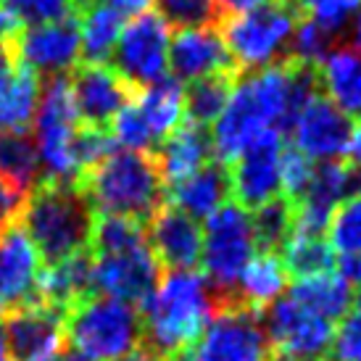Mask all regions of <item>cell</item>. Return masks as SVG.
Returning a JSON list of instances; mask_svg holds the SVG:
<instances>
[{
	"label": "cell",
	"instance_id": "1",
	"mask_svg": "<svg viewBox=\"0 0 361 361\" xmlns=\"http://www.w3.org/2000/svg\"><path fill=\"white\" fill-rule=\"evenodd\" d=\"M216 309L219 301L201 271H166L151 298L140 306L142 345L161 359H171L198 341Z\"/></svg>",
	"mask_w": 361,
	"mask_h": 361
},
{
	"label": "cell",
	"instance_id": "2",
	"mask_svg": "<svg viewBox=\"0 0 361 361\" xmlns=\"http://www.w3.org/2000/svg\"><path fill=\"white\" fill-rule=\"evenodd\" d=\"M77 188L95 214L130 216L142 224H148L153 214L166 203V188L159 177L156 161L145 153L121 148L95 169L82 174Z\"/></svg>",
	"mask_w": 361,
	"mask_h": 361
},
{
	"label": "cell",
	"instance_id": "3",
	"mask_svg": "<svg viewBox=\"0 0 361 361\" xmlns=\"http://www.w3.org/2000/svg\"><path fill=\"white\" fill-rule=\"evenodd\" d=\"M95 211L77 185L40 182L27 198L21 227L37 248L42 264H56L90 245Z\"/></svg>",
	"mask_w": 361,
	"mask_h": 361
},
{
	"label": "cell",
	"instance_id": "4",
	"mask_svg": "<svg viewBox=\"0 0 361 361\" xmlns=\"http://www.w3.org/2000/svg\"><path fill=\"white\" fill-rule=\"evenodd\" d=\"M66 341L90 361H119L142 345L140 309L92 293L66 311Z\"/></svg>",
	"mask_w": 361,
	"mask_h": 361
},
{
	"label": "cell",
	"instance_id": "5",
	"mask_svg": "<svg viewBox=\"0 0 361 361\" xmlns=\"http://www.w3.org/2000/svg\"><path fill=\"white\" fill-rule=\"evenodd\" d=\"M203 230L201 248V274L214 290L216 301L232 303L235 288L245 264L253 259L256 235H253L251 211L243 209L238 201H227L211 214Z\"/></svg>",
	"mask_w": 361,
	"mask_h": 361
},
{
	"label": "cell",
	"instance_id": "6",
	"mask_svg": "<svg viewBox=\"0 0 361 361\" xmlns=\"http://www.w3.org/2000/svg\"><path fill=\"white\" fill-rule=\"evenodd\" d=\"M295 24V13L282 0H269L238 16H224L219 21V35L235 61L238 74H248L290 59Z\"/></svg>",
	"mask_w": 361,
	"mask_h": 361
},
{
	"label": "cell",
	"instance_id": "7",
	"mask_svg": "<svg viewBox=\"0 0 361 361\" xmlns=\"http://www.w3.org/2000/svg\"><path fill=\"white\" fill-rule=\"evenodd\" d=\"M271 345L259 311L243 303H221L198 341L166 361H267Z\"/></svg>",
	"mask_w": 361,
	"mask_h": 361
},
{
	"label": "cell",
	"instance_id": "8",
	"mask_svg": "<svg viewBox=\"0 0 361 361\" xmlns=\"http://www.w3.org/2000/svg\"><path fill=\"white\" fill-rule=\"evenodd\" d=\"M171 27L156 11H145L124 24L111 66L130 82L135 90H145L169 77Z\"/></svg>",
	"mask_w": 361,
	"mask_h": 361
},
{
	"label": "cell",
	"instance_id": "9",
	"mask_svg": "<svg viewBox=\"0 0 361 361\" xmlns=\"http://www.w3.org/2000/svg\"><path fill=\"white\" fill-rule=\"evenodd\" d=\"M261 324L269 345L280 353L306 361H327L335 324L303 309L290 295H280L261 311Z\"/></svg>",
	"mask_w": 361,
	"mask_h": 361
},
{
	"label": "cell",
	"instance_id": "10",
	"mask_svg": "<svg viewBox=\"0 0 361 361\" xmlns=\"http://www.w3.org/2000/svg\"><path fill=\"white\" fill-rule=\"evenodd\" d=\"M3 341L11 361H59L66 351V314L48 303L11 309L3 319Z\"/></svg>",
	"mask_w": 361,
	"mask_h": 361
},
{
	"label": "cell",
	"instance_id": "11",
	"mask_svg": "<svg viewBox=\"0 0 361 361\" xmlns=\"http://www.w3.org/2000/svg\"><path fill=\"white\" fill-rule=\"evenodd\" d=\"M13 61L35 74L66 77L80 66V24L77 19L24 27L13 40Z\"/></svg>",
	"mask_w": 361,
	"mask_h": 361
},
{
	"label": "cell",
	"instance_id": "12",
	"mask_svg": "<svg viewBox=\"0 0 361 361\" xmlns=\"http://www.w3.org/2000/svg\"><path fill=\"white\" fill-rule=\"evenodd\" d=\"M74 109L85 127L109 130L114 116L135 101V87L111 63H80L69 77Z\"/></svg>",
	"mask_w": 361,
	"mask_h": 361
},
{
	"label": "cell",
	"instance_id": "13",
	"mask_svg": "<svg viewBox=\"0 0 361 361\" xmlns=\"http://www.w3.org/2000/svg\"><path fill=\"white\" fill-rule=\"evenodd\" d=\"M282 137L277 130L261 132L259 137L230 164L232 195L243 209H259L280 195Z\"/></svg>",
	"mask_w": 361,
	"mask_h": 361
},
{
	"label": "cell",
	"instance_id": "14",
	"mask_svg": "<svg viewBox=\"0 0 361 361\" xmlns=\"http://www.w3.org/2000/svg\"><path fill=\"white\" fill-rule=\"evenodd\" d=\"M161 282V264L148 245L137 251L98 256L92 264V290L124 303H142Z\"/></svg>",
	"mask_w": 361,
	"mask_h": 361
},
{
	"label": "cell",
	"instance_id": "15",
	"mask_svg": "<svg viewBox=\"0 0 361 361\" xmlns=\"http://www.w3.org/2000/svg\"><path fill=\"white\" fill-rule=\"evenodd\" d=\"M353 135V119L345 116L330 98L317 95L301 111L290 130L293 148H298L311 161H341L348 153Z\"/></svg>",
	"mask_w": 361,
	"mask_h": 361
},
{
	"label": "cell",
	"instance_id": "16",
	"mask_svg": "<svg viewBox=\"0 0 361 361\" xmlns=\"http://www.w3.org/2000/svg\"><path fill=\"white\" fill-rule=\"evenodd\" d=\"M42 259L32 245L21 224L0 232V303L6 309H19L37 301V277Z\"/></svg>",
	"mask_w": 361,
	"mask_h": 361
},
{
	"label": "cell",
	"instance_id": "17",
	"mask_svg": "<svg viewBox=\"0 0 361 361\" xmlns=\"http://www.w3.org/2000/svg\"><path fill=\"white\" fill-rule=\"evenodd\" d=\"M169 69L174 80L188 85L214 74H238L219 30L214 27L174 32L169 42Z\"/></svg>",
	"mask_w": 361,
	"mask_h": 361
},
{
	"label": "cell",
	"instance_id": "18",
	"mask_svg": "<svg viewBox=\"0 0 361 361\" xmlns=\"http://www.w3.org/2000/svg\"><path fill=\"white\" fill-rule=\"evenodd\" d=\"M145 232H148V248L161 267H169V271L201 267L203 230L198 221L182 214L180 209L164 203L145 224Z\"/></svg>",
	"mask_w": 361,
	"mask_h": 361
},
{
	"label": "cell",
	"instance_id": "19",
	"mask_svg": "<svg viewBox=\"0 0 361 361\" xmlns=\"http://www.w3.org/2000/svg\"><path fill=\"white\" fill-rule=\"evenodd\" d=\"M211 135L206 127L182 121L166 140L156 148V169L164 182V188H174L201 171L211 161Z\"/></svg>",
	"mask_w": 361,
	"mask_h": 361
},
{
	"label": "cell",
	"instance_id": "20",
	"mask_svg": "<svg viewBox=\"0 0 361 361\" xmlns=\"http://www.w3.org/2000/svg\"><path fill=\"white\" fill-rule=\"evenodd\" d=\"M92 264L95 256L90 248L71 253L56 264H45L37 277V301L48 303L53 309L66 311L74 309L80 301L92 295Z\"/></svg>",
	"mask_w": 361,
	"mask_h": 361
},
{
	"label": "cell",
	"instance_id": "21",
	"mask_svg": "<svg viewBox=\"0 0 361 361\" xmlns=\"http://www.w3.org/2000/svg\"><path fill=\"white\" fill-rule=\"evenodd\" d=\"M227 201H232L230 166H224L219 161H209L201 171H195L185 182L166 188V203L195 221H206Z\"/></svg>",
	"mask_w": 361,
	"mask_h": 361
},
{
	"label": "cell",
	"instance_id": "22",
	"mask_svg": "<svg viewBox=\"0 0 361 361\" xmlns=\"http://www.w3.org/2000/svg\"><path fill=\"white\" fill-rule=\"evenodd\" d=\"M319 87L338 109L361 121V51L341 45L319 63Z\"/></svg>",
	"mask_w": 361,
	"mask_h": 361
},
{
	"label": "cell",
	"instance_id": "23",
	"mask_svg": "<svg viewBox=\"0 0 361 361\" xmlns=\"http://www.w3.org/2000/svg\"><path fill=\"white\" fill-rule=\"evenodd\" d=\"M288 277L290 274L285 269L280 253L256 251L253 259L245 264L240 280H238L235 301L261 314L269 303H274L285 293Z\"/></svg>",
	"mask_w": 361,
	"mask_h": 361
},
{
	"label": "cell",
	"instance_id": "24",
	"mask_svg": "<svg viewBox=\"0 0 361 361\" xmlns=\"http://www.w3.org/2000/svg\"><path fill=\"white\" fill-rule=\"evenodd\" d=\"M37 74L13 63L0 74V135L3 132H27L40 103Z\"/></svg>",
	"mask_w": 361,
	"mask_h": 361
},
{
	"label": "cell",
	"instance_id": "25",
	"mask_svg": "<svg viewBox=\"0 0 361 361\" xmlns=\"http://www.w3.org/2000/svg\"><path fill=\"white\" fill-rule=\"evenodd\" d=\"M290 298L332 324L341 322L345 314H351L353 306L351 285L338 271H324V274L295 280L290 288Z\"/></svg>",
	"mask_w": 361,
	"mask_h": 361
},
{
	"label": "cell",
	"instance_id": "26",
	"mask_svg": "<svg viewBox=\"0 0 361 361\" xmlns=\"http://www.w3.org/2000/svg\"><path fill=\"white\" fill-rule=\"evenodd\" d=\"M135 106L140 109L159 148L185 119V87L174 77H164L161 82L140 90V95L135 98Z\"/></svg>",
	"mask_w": 361,
	"mask_h": 361
},
{
	"label": "cell",
	"instance_id": "27",
	"mask_svg": "<svg viewBox=\"0 0 361 361\" xmlns=\"http://www.w3.org/2000/svg\"><path fill=\"white\" fill-rule=\"evenodd\" d=\"M77 19H80L77 21L80 24V51L85 63H109L116 51L121 30H124V19L98 0L90 3Z\"/></svg>",
	"mask_w": 361,
	"mask_h": 361
},
{
	"label": "cell",
	"instance_id": "28",
	"mask_svg": "<svg viewBox=\"0 0 361 361\" xmlns=\"http://www.w3.org/2000/svg\"><path fill=\"white\" fill-rule=\"evenodd\" d=\"M0 177L30 195L42 182L40 156L30 132H3L0 135Z\"/></svg>",
	"mask_w": 361,
	"mask_h": 361
},
{
	"label": "cell",
	"instance_id": "29",
	"mask_svg": "<svg viewBox=\"0 0 361 361\" xmlns=\"http://www.w3.org/2000/svg\"><path fill=\"white\" fill-rule=\"evenodd\" d=\"M148 245V232L145 224L130 216H116V214H95L90 230V253L98 256H116V253L137 251Z\"/></svg>",
	"mask_w": 361,
	"mask_h": 361
},
{
	"label": "cell",
	"instance_id": "30",
	"mask_svg": "<svg viewBox=\"0 0 361 361\" xmlns=\"http://www.w3.org/2000/svg\"><path fill=\"white\" fill-rule=\"evenodd\" d=\"M238 74H214L185 87V121L209 130L221 116V111L235 90Z\"/></svg>",
	"mask_w": 361,
	"mask_h": 361
},
{
	"label": "cell",
	"instance_id": "31",
	"mask_svg": "<svg viewBox=\"0 0 361 361\" xmlns=\"http://www.w3.org/2000/svg\"><path fill=\"white\" fill-rule=\"evenodd\" d=\"M280 259L288 274H293L295 280L335 271L338 267L335 251L330 248L327 238H309V235H290L288 243L282 245Z\"/></svg>",
	"mask_w": 361,
	"mask_h": 361
},
{
	"label": "cell",
	"instance_id": "32",
	"mask_svg": "<svg viewBox=\"0 0 361 361\" xmlns=\"http://www.w3.org/2000/svg\"><path fill=\"white\" fill-rule=\"evenodd\" d=\"M251 221L253 235H256V248L280 253L293 232V203L288 198L277 195V198L267 201L259 209H253Z\"/></svg>",
	"mask_w": 361,
	"mask_h": 361
},
{
	"label": "cell",
	"instance_id": "33",
	"mask_svg": "<svg viewBox=\"0 0 361 361\" xmlns=\"http://www.w3.org/2000/svg\"><path fill=\"white\" fill-rule=\"evenodd\" d=\"M327 235H330L327 243L335 253H343V256L361 253V195L345 198L335 206Z\"/></svg>",
	"mask_w": 361,
	"mask_h": 361
},
{
	"label": "cell",
	"instance_id": "34",
	"mask_svg": "<svg viewBox=\"0 0 361 361\" xmlns=\"http://www.w3.org/2000/svg\"><path fill=\"white\" fill-rule=\"evenodd\" d=\"M161 19L177 30H206L221 21L214 0H156Z\"/></svg>",
	"mask_w": 361,
	"mask_h": 361
},
{
	"label": "cell",
	"instance_id": "35",
	"mask_svg": "<svg viewBox=\"0 0 361 361\" xmlns=\"http://www.w3.org/2000/svg\"><path fill=\"white\" fill-rule=\"evenodd\" d=\"M3 3L21 27H40L80 16L77 0H3Z\"/></svg>",
	"mask_w": 361,
	"mask_h": 361
},
{
	"label": "cell",
	"instance_id": "36",
	"mask_svg": "<svg viewBox=\"0 0 361 361\" xmlns=\"http://www.w3.org/2000/svg\"><path fill=\"white\" fill-rule=\"evenodd\" d=\"M335 35L324 32L322 27H317L314 21L301 19L295 24V32H293V40H290V59L301 61V63H309V66H317L332 51H335Z\"/></svg>",
	"mask_w": 361,
	"mask_h": 361
},
{
	"label": "cell",
	"instance_id": "37",
	"mask_svg": "<svg viewBox=\"0 0 361 361\" xmlns=\"http://www.w3.org/2000/svg\"><path fill=\"white\" fill-rule=\"evenodd\" d=\"M114 151H116V142H114L109 130L80 124V130L74 135V142H71V153H74V164H77V171H80V180L82 174H87L98 164H103Z\"/></svg>",
	"mask_w": 361,
	"mask_h": 361
},
{
	"label": "cell",
	"instance_id": "38",
	"mask_svg": "<svg viewBox=\"0 0 361 361\" xmlns=\"http://www.w3.org/2000/svg\"><path fill=\"white\" fill-rule=\"evenodd\" d=\"M314 161L309 156H303L298 148H282L280 156V192L282 198H288L290 203H298L309 190L311 180H314Z\"/></svg>",
	"mask_w": 361,
	"mask_h": 361
},
{
	"label": "cell",
	"instance_id": "39",
	"mask_svg": "<svg viewBox=\"0 0 361 361\" xmlns=\"http://www.w3.org/2000/svg\"><path fill=\"white\" fill-rule=\"evenodd\" d=\"M327 361H361V317L356 311L338 322Z\"/></svg>",
	"mask_w": 361,
	"mask_h": 361
},
{
	"label": "cell",
	"instance_id": "40",
	"mask_svg": "<svg viewBox=\"0 0 361 361\" xmlns=\"http://www.w3.org/2000/svg\"><path fill=\"white\" fill-rule=\"evenodd\" d=\"M27 198H30L27 192H21L16 185H11L8 180L0 177V232L19 224Z\"/></svg>",
	"mask_w": 361,
	"mask_h": 361
},
{
	"label": "cell",
	"instance_id": "41",
	"mask_svg": "<svg viewBox=\"0 0 361 361\" xmlns=\"http://www.w3.org/2000/svg\"><path fill=\"white\" fill-rule=\"evenodd\" d=\"M98 3L109 6L111 11H116L121 19H124V16H140V13H145L153 0H98Z\"/></svg>",
	"mask_w": 361,
	"mask_h": 361
},
{
	"label": "cell",
	"instance_id": "42",
	"mask_svg": "<svg viewBox=\"0 0 361 361\" xmlns=\"http://www.w3.org/2000/svg\"><path fill=\"white\" fill-rule=\"evenodd\" d=\"M335 271L341 274L348 285L361 288V253H351V256H343L341 264L335 267Z\"/></svg>",
	"mask_w": 361,
	"mask_h": 361
},
{
	"label": "cell",
	"instance_id": "43",
	"mask_svg": "<svg viewBox=\"0 0 361 361\" xmlns=\"http://www.w3.org/2000/svg\"><path fill=\"white\" fill-rule=\"evenodd\" d=\"M214 3H216L221 19H224V16H238V13H245V11L256 8V6H264V3H269V0H214Z\"/></svg>",
	"mask_w": 361,
	"mask_h": 361
},
{
	"label": "cell",
	"instance_id": "44",
	"mask_svg": "<svg viewBox=\"0 0 361 361\" xmlns=\"http://www.w3.org/2000/svg\"><path fill=\"white\" fill-rule=\"evenodd\" d=\"M24 30L19 21L11 16L6 8H0V45H13V40L19 37V32Z\"/></svg>",
	"mask_w": 361,
	"mask_h": 361
},
{
	"label": "cell",
	"instance_id": "45",
	"mask_svg": "<svg viewBox=\"0 0 361 361\" xmlns=\"http://www.w3.org/2000/svg\"><path fill=\"white\" fill-rule=\"evenodd\" d=\"M348 159H351L353 166H361V121L353 127V135H351V142H348V153H345Z\"/></svg>",
	"mask_w": 361,
	"mask_h": 361
},
{
	"label": "cell",
	"instance_id": "46",
	"mask_svg": "<svg viewBox=\"0 0 361 361\" xmlns=\"http://www.w3.org/2000/svg\"><path fill=\"white\" fill-rule=\"evenodd\" d=\"M345 35H348V45H351V48H356V51H361V8L356 11V16L351 19V24H348Z\"/></svg>",
	"mask_w": 361,
	"mask_h": 361
},
{
	"label": "cell",
	"instance_id": "47",
	"mask_svg": "<svg viewBox=\"0 0 361 361\" xmlns=\"http://www.w3.org/2000/svg\"><path fill=\"white\" fill-rule=\"evenodd\" d=\"M119 361H166V359H161L159 353H153V351H148L145 345H140V348H135V351L127 353V356Z\"/></svg>",
	"mask_w": 361,
	"mask_h": 361
},
{
	"label": "cell",
	"instance_id": "48",
	"mask_svg": "<svg viewBox=\"0 0 361 361\" xmlns=\"http://www.w3.org/2000/svg\"><path fill=\"white\" fill-rule=\"evenodd\" d=\"M16 61H13V48L11 45H0V74L8 71Z\"/></svg>",
	"mask_w": 361,
	"mask_h": 361
},
{
	"label": "cell",
	"instance_id": "49",
	"mask_svg": "<svg viewBox=\"0 0 361 361\" xmlns=\"http://www.w3.org/2000/svg\"><path fill=\"white\" fill-rule=\"evenodd\" d=\"M59 361H90V359H87V356H82L80 351H74V348H69V351L61 353Z\"/></svg>",
	"mask_w": 361,
	"mask_h": 361
},
{
	"label": "cell",
	"instance_id": "50",
	"mask_svg": "<svg viewBox=\"0 0 361 361\" xmlns=\"http://www.w3.org/2000/svg\"><path fill=\"white\" fill-rule=\"evenodd\" d=\"M267 361H306V359H298V356H288V353H269V359Z\"/></svg>",
	"mask_w": 361,
	"mask_h": 361
},
{
	"label": "cell",
	"instance_id": "51",
	"mask_svg": "<svg viewBox=\"0 0 361 361\" xmlns=\"http://www.w3.org/2000/svg\"><path fill=\"white\" fill-rule=\"evenodd\" d=\"M0 361H11L8 351H6V341H3V332H0Z\"/></svg>",
	"mask_w": 361,
	"mask_h": 361
},
{
	"label": "cell",
	"instance_id": "52",
	"mask_svg": "<svg viewBox=\"0 0 361 361\" xmlns=\"http://www.w3.org/2000/svg\"><path fill=\"white\" fill-rule=\"evenodd\" d=\"M353 309H356V314L361 317V293L356 295V298H353Z\"/></svg>",
	"mask_w": 361,
	"mask_h": 361
},
{
	"label": "cell",
	"instance_id": "53",
	"mask_svg": "<svg viewBox=\"0 0 361 361\" xmlns=\"http://www.w3.org/2000/svg\"><path fill=\"white\" fill-rule=\"evenodd\" d=\"M6 314H8V309H6V306H3V303H0V322L6 319Z\"/></svg>",
	"mask_w": 361,
	"mask_h": 361
},
{
	"label": "cell",
	"instance_id": "54",
	"mask_svg": "<svg viewBox=\"0 0 361 361\" xmlns=\"http://www.w3.org/2000/svg\"><path fill=\"white\" fill-rule=\"evenodd\" d=\"M0 3H3V0H0Z\"/></svg>",
	"mask_w": 361,
	"mask_h": 361
}]
</instances>
